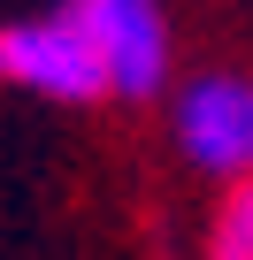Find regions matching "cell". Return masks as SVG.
<instances>
[{
    "label": "cell",
    "mask_w": 253,
    "mask_h": 260,
    "mask_svg": "<svg viewBox=\"0 0 253 260\" xmlns=\"http://www.w3.org/2000/svg\"><path fill=\"white\" fill-rule=\"evenodd\" d=\"M169 138L177 153L215 184H253V77L200 69L169 92Z\"/></svg>",
    "instance_id": "obj_1"
},
{
    "label": "cell",
    "mask_w": 253,
    "mask_h": 260,
    "mask_svg": "<svg viewBox=\"0 0 253 260\" xmlns=\"http://www.w3.org/2000/svg\"><path fill=\"white\" fill-rule=\"evenodd\" d=\"M0 77L23 84V92H39V100H62V107L107 100V77H100V54H92L77 8L0 23Z\"/></svg>",
    "instance_id": "obj_3"
},
{
    "label": "cell",
    "mask_w": 253,
    "mask_h": 260,
    "mask_svg": "<svg viewBox=\"0 0 253 260\" xmlns=\"http://www.w3.org/2000/svg\"><path fill=\"white\" fill-rule=\"evenodd\" d=\"M207 260H253V184H238V191L222 199V214H215V245H207Z\"/></svg>",
    "instance_id": "obj_4"
},
{
    "label": "cell",
    "mask_w": 253,
    "mask_h": 260,
    "mask_svg": "<svg viewBox=\"0 0 253 260\" xmlns=\"http://www.w3.org/2000/svg\"><path fill=\"white\" fill-rule=\"evenodd\" d=\"M92 54H100V77H107V100H161L177 84V31H169V8L161 0H69Z\"/></svg>",
    "instance_id": "obj_2"
}]
</instances>
